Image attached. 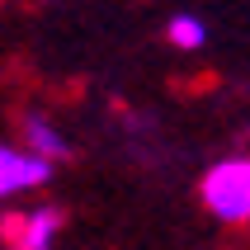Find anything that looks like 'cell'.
<instances>
[{"label": "cell", "instance_id": "1", "mask_svg": "<svg viewBox=\"0 0 250 250\" xmlns=\"http://www.w3.org/2000/svg\"><path fill=\"white\" fill-rule=\"evenodd\" d=\"M198 198L203 208L227 227H246L250 222V161L246 156H231V161H217V166L203 175L198 184Z\"/></svg>", "mask_w": 250, "mask_h": 250}, {"label": "cell", "instance_id": "2", "mask_svg": "<svg viewBox=\"0 0 250 250\" xmlns=\"http://www.w3.org/2000/svg\"><path fill=\"white\" fill-rule=\"evenodd\" d=\"M47 175H52L47 161H38V156H28V151H19V146H5V142H0V198L28 194V189L47 184Z\"/></svg>", "mask_w": 250, "mask_h": 250}, {"label": "cell", "instance_id": "3", "mask_svg": "<svg viewBox=\"0 0 250 250\" xmlns=\"http://www.w3.org/2000/svg\"><path fill=\"white\" fill-rule=\"evenodd\" d=\"M57 227H62V212L57 208H38V212H28V217L5 222V236H10L14 250H52Z\"/></svg>", "mask_w": 250, "mask_h": 250}, {"label": "cell", "instance_id": "4", "mask_svg": "<svg viewBox=\"0 0 250 250\" xmlns=\"http://www.w3.org/2000/svg\"><path fill=\"white\" fill-rule=\"evenodd\" d=\"M24 151L52 166L57 156H66V137H62V132H57V127L47 123V118L28 113V118H24Z\"/></svg>", "mask_w": 250, "mask_h": 250}, {"label": "cell", "instance_id": "5", "mask_svg": "<svg viewBox=\"0 0 250 250\" xmlns=\"http://www.w3.org/2000/svg\"><path fill=\"white\" fill-rule=\"evenodd\" d=\"M166 38L175 42V47H203V38H208V28H203V19H194V14H175L166 24Z\"/></svg>", "mask_w": 250, "mask_h": 250}]
</instances>
